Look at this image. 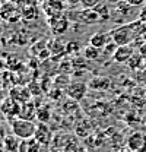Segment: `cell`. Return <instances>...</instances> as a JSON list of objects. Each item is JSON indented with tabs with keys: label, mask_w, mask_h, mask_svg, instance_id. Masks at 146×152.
I'll return each instance as SVG.
<instances>
[{
	"label": "cell",
	"mask_w": 146,
	"mask_h": 152,
	"mask_svg": "<svg viewBox=\"0 0 146 152\" xmlns=\"http://www.w3.org/2000/svg\"><path fill=\"white\" fill-rule=\"evenodd\" d=\"M9 126H10L12 134H15L20 140L34 137L35 130H36V124L34 121H31V120H23V118H19V117L12 118V120L9 121Z\"/></svg>",
	"instance_id": "1"
},
{
	"label": "cell",
	"mask_w": 146,
	"mask_h": 152,
	"mask_svg": "<svg viewBox=\"0 0 146 152\" xmlns=\"http://www.w3.org/2000/svg\"><path fill=\"white\" fill-rule=\"evenodd\" d=\"M110 37H111V41L115 42L118 47L121 45H130L131 41L134 39V32L131 31L130 25H121V26H117L115 29L110 31L108 32Z\"/></svg>",
	"instance_id": "2"
},
{
	"label": "cell",
	"mask_w": 146,
	"mask_h": 152,
	"mask_svg": "<svg viewBox=\"0 0 146 152\" xmlns=\"http://www.w3.org/2000/svg\"><path fill=\"white\" fill-rule=\"evenodd\" d=\"M19 107H20V104L16 102L13 98H10V96L7 95V96H4V98L0 101V114H1L7 121H10L12 118H15V117L19 115Z\"/></svg>",
	"instance_id": "3"
},
{
	"label": "cell",
	"mask_w": 146,
	"mask_h": 152,
	"mask_svg": "<svg viewBox=\"0 0 146 152\" xmlns=\"http://www.w3.org/2000/svg\"><path fill=\"white\" fill-rule=\"evenodd\" d=\"M34 137H35L44 148H50L51 143H53V140H54L53 130L50 129V126H48L47 123H38V124H36V130H35Z\"/></svg>",
	"instance_id": "4"
},
{
	"label": "cell",
	"mask_w": 146,
	"mask_h": 152,
	"mask_svg": "<svg viewBox=\"0 0 146 152\" xmlns=\"http://www.w3.org/2000/svg\"><path fill=\"white\" fill-rule=\"evenodd\" d=\"M128 151L146 152V136L142 132H133L126 140Z\"/></svg>",
	"instance_id": "5"
},
{
	"label": "cell",
	"mask_w": 146,
	"mask_h": 152,
	"mask_svg": "<svg viewBox=\"0 0 146 152\" xmlns=\"http://www.w3.org/2000/svg\"><path fill=\"white\" fill-rule=\"evenodd\" d=\"M69 18L64 16L63 13L58 15V16H54V18L48 19V26L51 29V32L54 35H63L67 29H69Z\"/></svg>",
	"instance_id": "6"
},
{
	"label": "cell",
	"mask_w": 146,
	"mask_h": 152,
	"mask_svg": "<svg viewBox=\"0 0 146 152\" xmlns=\"http://www.w3.org/2000/svg\"><path fill=\"white\" fill-rule=\"evenodd\" d=\"M86 91H88V85L85 82H70L69 86L66 88V94L67 96L73 99V101H80L85 98L86 95Z\"/></svg>",
	"instance_id": "7"
},
{
	"label": "cell",
	"mask_w": 146,
	"mask_h": 152,
	"mask_svg": "<svg viewBox=\"0 0 146 152\" xmlns=\"http://www.w3.org/2000/svg\"><path fill=\"white\" fill-rule=\"evenodd\" d=\"M9 96L13 98L16 102L19 104H23V102H28L31 101V96L32 92L29 89V86H23V85H13L9 91Z\"/></svg>",
	"instance_id": "8"
},
{
	"label": "cell",
	"mask_w": 146,
	"mask_h": 152,
	"mask_svg": "<svg viewBox=\"0 0 146 152\" xmlns=\"http://www.w3.org/2000/svg\"><path fill=\"white\" fill-rule=\"evenodd\" d=\"M133 54L134 53H133L131 45H121V47H117V50L112 54V58L115 63H126L127 64V61L131 58Z\"/></svg>",
	"instance_id": "9"
},
{
	"label": "cell",
	"mask_w": 146,
	"mask_h": 152,
	"mask_svg": "<svg viewBox=\"0 0 146 152\" xmlns=\"http://www.w3.org/2000/svg\"><path fill=\"white\" fill-rule=\"evenodd\" d=\"M36 111H38V108L35 107V104L32 102V101H28V102H23V104H20V107H19V118H23V120H34L36 117Z\"/></svg>",
	"instance_id": "10"
},
{
	"label": "cell",
	"mask_w": 146,
	"mask_h": 152,
	"mask_svg": "<svg viewBox=\"0 0 146 152\" xmlns=\"http://www.w3.org/2000/svg\"><path fill=\"white\" fill-rule=\"evenodd\" d=\"M74 19L79 20V22H82V23L93 25V23H96L99 20V16H98V13L93 9H83V10H80V12L76 13Z\"/></svg>",
	"instance_id": "11"
},
{
	"label": "cell",
	"mask_w": 146,
	"mask_h": 152,
	"mask_svg": "<svg viewBox=\"0 0 146 152\" xmlns=\"http://www.w3.org/2000/svg\"><path fill=\"white\" fill-rule=\"evenodd\" d=\"M45 149L35 137H29V139H23L20 140L19 145V152H42Z\"/></svg>",
	"instance_id": "12"
},
{
	"label": "cell",
	"mask_w": 146,
	"mask_h": 152,
	"mask_svg": "<svg viewBox=\"0 0 146 152\" xmlns=\"http://www.w3.org/2000/svg\"><path fill=\"white\" fill-rule=\"evenodd\" d=\"M110 34H105V32H96V34H93L91 38H89V44H91L92 47H96V48H99V50H102V48H105L107 47V44L110 42Z\"/></svg>",
	"instance_id": "13"
},
{
	"label": "cell",
	"mask_w": 146,
	"mask_h": 152,
	"mask_svg": "<svg viewBox=\"0 0 146 152\" xmlns=\"http://www.w3.org/2000/svg\"><path fill=\"white\" fill-rule=\"evenodd\" d=\"M4 143V151L6 152H19V145H20V139L16 137L15 134H6L3 139Z\"/></svg>",
	"instance_id": "14"
},
{
	"label": "cell",
	"mask_w": 146,
	"mask_h": 152,
	"mask_svg": "<svg viewBox=\"0 0 146 152\" xmlns=\"http://www.w3.org/2000/svg\"><path fill=\"white\" fill-rule=\"evenodd\" d=\"M83 56H85L86 60H91V61L98 60L99 56H101V50L96 48V47H92L91 44H89V45H86V47L83 48Z\"/></svg>",
	"instance_id": "15"
},
{
	"label": "cell",
	"mask_w": 146,
	"mask_h": 152,
	"mask_svg": "<svg viewBox=\"0 0 146 152\" xmlns=\"http://www.w3.org/2000/svg\"><path fill=\"white\" fill-rule=\"evenodd\" d=\"M93 10L98 13L99 20H108V19L111 18V15H110V10H108V4H107V3H101V4H98V6H96Z\"/></svg>",
	"instance_id": "16"
},
{
	"label": "cell",
	"mask_w": 146,
	"mask_h": 152,
	"mask_svg": "<svg viewBox=\"0 0 146 152\" xmlns=\"http://www.w3.org/2000/svg\"><path fill=\"white\" fill-rule=\"evenodd\" d=\"M51 117L50 108L47 105H41L36 111V118L39 120V123H48V118Z\"/></svg>",
	"instance_id": "17"
},
{
	"label": "cell",
	"mask_w": 146,
	"mask_h": 152,
	"mask_svg": "<svg viewBox=\"0 0 146 152\" xmlns=\"http://www.w3.org/2000/svg\"><path fill=\"white\" fill-rule=\"evenodd\" d=\"M101 3H102V0H80V6L83 9H95Z\"/></svg>",
	"instance_id": "18"
},
{
	"label": "cell",
	"mask_w": 146,
	"mask_h": 152,
	"mask_svg": "<svg viewBox=\"0 0 146 152\" xmlns=\"http://www.w3.org/2000/svg\"><path fill=\"white\" fill-rule=\"evenodd\" d=\"M140 61H142V56H139V54H133L131 58L127 61V64L130 67H133V69H136L139 64H140Z\"/></svg>",
	"instance_id": "19"
},
{
	"label": "cell",
	"mask_w": 146,
	"mask_h": 152,
	"mask_svg": "<svg viewBox=\"0 0 146 152\" xmlns=\"http://www.w3.org/2000/svg\"><path fill=\"white\" fill-rule=\"evenodd\" d=\"M130 6H133V7H139V6H142L143 3H145L146 0H126Z\"/></svg>",
	"instance_id": "20"
},
{
	"label": "cell",
	"mask_w": 146,
	"mask_h": 152,
	"mask_svg": "<svg viewBox=\"0 0 146 152\" xmlns=\"http://www.w3.org/2000/svg\"><path fill=\"white\" fill-rule=\"evenodd\" d=\"M67 4L69 6H77V4H80V0H67Z\"/></svg>",
	"instance_id": "21"
},
{
	"label": "cell",
	"mask_w": 146,
	"mask_h": 152,
	"mask_svg": "<svg viewBox=\"0 0 146 152\" xmlns=\"http://www.w3.org/2000/svg\"><path fill=\"white\" fill-rule=\"evenodd\" d=\"M121 1H124V0H107V3H110V4H118V3H121Z\"/></svg>",
	"instance_id": "22"
},
{
	"label": "cell",
	"mask_w": 146,
	"mask_h": 152,
	"mask_svg": "<svg viewBox=\"0 0 146 152\" xmlns=\"http://www.w3.org/2000/svg\"><path fill=\"white\" fill-rule=\"evenodd\" d=\"M4 67H6V61H4L3 58H0V72L4 70Z\"/></svg>",
	"instance_id": "23"
},
{
	"label": "cell",
	"mask_w": 146,
	"mask_h": 152,
	"mask_svg": "<svg viewBox=\"0 0 146 152\" xmlns=\"http://www.w3.org/2000/svg\"><path fill=\"white\" fill-rule=\"evenodd\" d=\"M3 88V80H1V75H0V89Z\"/></svg>",
	"instance_id": "24"
},
{
	"label": "cell",
	"mask_w": 146,
	"mask_h": 152,
	"mask_svg": "<svg viewBox=\"0 0 146 152\" xmlns=\"http://www.w3.org/2000/svg\"><path fill=\"white\" fill-rule=\"evenodd\" d=\"M36 1H41V3H45L47 0H36Z\"/></svg>",
	"instance_id": "25"
}]
</instances>
